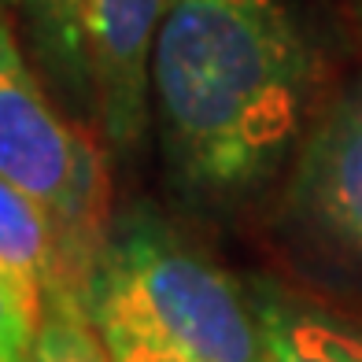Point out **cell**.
Segmentation results:
<instances>
[{
	"label": "cell",
	"mask_w": 362,
	"mask_h": 362,
	"mask_svg": "<svg viewBox=\"0 0 362 362\" xmlns=\"http://www.w3.org/2000/svg\"><path fill=\"white\" fill-rule=\"evenodd\" d=\"M318 56L281 0H167L148 56V104L189 192L237 200L303 137Z\"/></svg>",
	"instance_id": "obj_1"
},
{
	"label": "cell",
	"mask_w": 362,
	"mask_h": 362,
	"mask_svg": "<svg viewBox=\"0 0 362 362\" xmlns=\"http://www.w3.org/2000/svg\"><path fill=\"white\" fill-rule=\"evenodd\" d=\"M86 307L96 325L163 337L196 362H255L252 296L156 222H129L96 252Z\"/></svg>",
	"instance_id": "obj_2"
},
{
	"label": "cell",
	"mask_w": 362,
	"mask_h": 362,
	"mask_svg": "<svg viewBox=\"0 0 362 362\" xmlns=\"http://www.w3.org/2000/svg\"><path fill=\"white\" fill-rule=\"evenodd\" d=\"M0 177L52 215L67 270L86 296L96 252L107 237L104 156L48 100L4 19H0Z\"/></svg>",
	"instance_id": "obj_3"
},
{
	"label": "cell",
	"mask_w": 362,
	"mask_h": 362,
	"mask_svg": "<svg viewBox=\"0 0 362 362\" xmlns=\"http://www.w3.org/2000/svg\"><path fill=\"white\" fill-rule=\"evenodd\" d=\"M288 211L329 259L362 274V78L303 129Z\"/></svg>",
	"instance_id": "obj_4"
},
{
	"label": "cell",
	"mask_w": 362,
	"mask_h": 362,
	"mask_svg": "<svg viewBox=\"0 0 362 362\" xmlns=\"http://www.w3.org/2000/svg\"><path fill=\"white\" fill-rule=\"evenodd\" d=\"M167 0H81L89 86L115 152L137 148L148 129V56Z\"/></svg>",
	"instance_id": "obj_5"
},
{
	"label": "cell",
	"mask_w": 362,
	"mask_h": 362,
	"mask_svg": "<svg viewBox=\"0 0 362 362\" xmlns=\"http://www.w3.org/2000/svg\"><path fill=\"white\" fill-rule=\"evenodd\" d=\"M259 358L255 362H362V318L303 303L262 285L252 296Z\"/></svg>",
	"instance_id": "obj_6"
},
{
	"label": "cell",
	"mask_w": 362,
	"mask_h": 362,
	"mask_svg": "<svg viewBox=\"0 0 362 362\" xmlns=\"http://www.w3.org/2000/svg\"><path fill=\"white\" fill-rule=\"evenodd\" d=\"M0 267L19 274L37 292L56 281L74 285L52 215L37 200H30L23 189L8 185L4 177H0Z\"/></svg>",
	"instance_id": "obj_7"
},
{
	"label": "cell",
	"mask_w": 362,
	"mask_h": 362,
	"mask_svg": "<svg viewBox=\"0 0 362 362\" xmlns=\"http://www.w3.org/2000/svg\"><path fill=\"white\" fill-rule=\"evenodd\" d=\"M30 362H111L86 296L74 285L56 281L41 292V318L30 344Z\"/></svg>",
	"instance_id": "obj_8"
},
{
	"label": "cell",
	"mask_w": 362,
	"mask_h": 362,
	"mask_svg": "<svg viewBox=\"0 0 362 362\" xmlns=\"http://www.w3.org/2000/svg\"><path fill=\"white\" fill-rule=\"evenodd\" d=\"M30 34L41 59L71 89L89 86L86 30H81V0H23Z\"/></svg>",
	"instance_id": "obj_9"
},
{
	"label": "cell",
	"mask_w": 362,
	"mask_h": 362,
	"mask_svg": "<svg viewBox=\"0 0 362 362\" xmlns=\"http://www.w3.org/2000/svg\"><path fill=\"white\" fill-rule=\"evenodd\" d=\"M41 318V292L0 267V362H30Z\"/></svg>",
	"instance_id": "obj_10"
},
{
	"label": "cell",
	"mask_w": 362,
	"mask_h": 362,
	"mask_svg": "<svg viewBox=\"0 0 362 362\" xmlns=\"http://www.w3.org/2000/svg\"><path fill=\"white\" fill-rule=\"evenodd\" d=\"M96 329H100L107 344L111 362H196L163 337L141 333V329H126V325H96Z\"/></svg>",
	"instance_id": "obj_11"
},
{
	"label": "cell",
	"mask_w": 362,
	"mask_h": 362,
	"mask_svg": "<svg viewBox=\"0 0 362 362\" xmlns=\"http://www.w3.org/2000/svg\"><path fill=\"white\" fill-rule=\"evenodd\" d=\"M355 8H358V19H362V0H355Z\"/></svg>",
	"instance_id": "obj_12"
}]
</instances>
